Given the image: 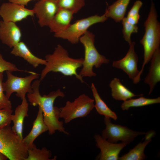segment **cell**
<instances>
[{"instance_id":"d6a6232c","label":"cell","mask_w":160,"mask_h":160,"mask_svg":"<svg viewBox=\"0 0 160 160\" xmlns=\"http://www.w3.org/2000/svg\"><path fill=\"white\" fill-rule=\"evenodd\" d=\"M32 0H8L9 2L14 3L25 6Z\"/></svg>"},{"instance_id":"1f68e13d","label":"cell","mask_w":160,"mask_h":160,"mask_svg":"<svg viewBox=\"0 0 160 160\" xmlns=\"http://www.w3.org/2000/svg\"><path fill=\"white\" fill-rule=\"evenodd\" d=\"M140 17V15L138 14L133 16H127L126 17L129 23L133 25H136L138 23Z\"/></svg>"},{"instance_id":"6da1fadb","label":"cell","mask_w":160,"mask_h":160,"mask_svg":"<svg viewBox=\"0 0 160 160\" xmlns=\"http://www.w3.org/2000/svg\"><path fill=\"white\" fill-rule=\"evenodd\" d=\"M40 80H35L32 84L33 92L27 93V97L31 105H38L41 109L44 121L48 127L49 134L52 135L57 130L67 135L69 133L63 126V122L59 120L60 110L54 106V103L56 99L59 97H63L64 93L60 89L50 92L47 95L41 96L39 87Z\"/></svg>"},{"instance_id":"9a60e30c","label":"cell","mask_w":160,"mask_h":160,"mask_svg":"<svg viewBox=\"0 0 160 160\" xmlns=\"http://www.w3.org/2000/svg\"><path fill=\"white\" fill-rule=\"evenodd\" d=\"M151 65L149 72L144 79V83L149 87L148 95L152 92L155 86L160 81V49L155 51L150 60Z\"/></svg>"},{"instance_id":"ba28073f","label":"cell","mask_w":160,"mask_h":160,"mask_svg":"<svg viewBox=\"0 0 160 160\" xmlns=\"http://www.w3.org/2000/svg\"><path fill=\"white\" fill-rule=\"evenodd\" d=\"M6 72L7 78L5 82H2V86L6 95L9 99L14 92H16V96L22 100L25 97L27 93L33 92L32 81L39 77V74L34 72L24 77L15 76L10 71H7Z\"/></svg>"},{"instance_id":"e575fe53","label":"cell","mask_w":160,"mask_h":160,"mask_svg":"<svg viewBox=\"0 0 160 160\" xmlns=\"http://www.w3.org/2000/svg\"><path fill=\"white\" fill-rule=\"evenodd\" d=\"M53 0L56 1L57 2H58L59 0Z\"/></svg>"},{"instance_id":"8fae6325","label":"cell","mask_w":160,"mask_h":160,"mask_svg":"<svg viewBox=\"0 0 160 160\" xmlns=\"http://www.w3.org/2000/svg\"><path fill=\"white\" fill-rule=\"evenodd\" d=\"M34 15L33 9H28L24 6L14 3H4L0 7V16L5 21L16 23Z\"/></svg>"},{"instance_id":"7402d4cb","label":"cell","mask_w":160,"mask_h":160,"mask_svg":"<svg viewBox=\"0 0 160 160\" xmlns=\"http://www.w3.org/2000/svg\"><path fill=\"white\" fill-rule=\"evenodd\" d=\"M131 0H117L106 9L104 15L108 18L119 22L124 17L128 6Z\"/></svg>"},{"instance_id":"44dd1931","label":"cell","mask_w":160,"mask_h":160,"mask_svg":"<svg viewBox=\"0 0 160 160\" xmlns=\"http://www.w3.org/2000/svg\"><path fill=\"white\" fill-rule=\"evenodd\" d=\"M111 95L115 100L124 101L136 96H143V94L135 95L130 90L121 82L119 79L114 78L110 82Z\"/></svg>"},{"instance_id":"2e32d148","label":"cell","mask_w":160,"mask_h":160,"mask_svg":"<svg viewBox=\"0 0 160 160\" xmlns=\"http://www.w3.org/2000/svg\"><path fill=\"white\" fill-rule=\"evenodd\" d=\"M73 14L69 10L60 8L48 26L50 32L55 34L65 29L70 24Z\"/></svg>"},{"instance_id":"cb8c5ba5","label":"cell","mask_w":160,"mask_h":160,"mask_svg":"<svg viewBox=\"0 0 160 160\" xmlns=\"http://www.w3.org/2000/svg\"><path fill=\"white\" fill-rule=\"evenodd\" d=\"M160 103V97L148 98L141 96L138 98H131L124 101L121 104V107L123 110H127L130 108L142 107Z\"/></svg>"},{"instance_id":"d6986e66","label":"cell","mask_w":160,"mask_h":160,"mask_svg":"<svg viewBox=\"0 0 160 160\" xmlns=\"http://www.w3.org/2000/svg\"><path fill=\"white\" fill-rule=\"evenodd\" d=\"M11 53L15 56L23 58L35 68L39 65H45L47 64V62L45 59L34 55L23 41H20L12 47Z\"/></svg>"},{"instance_id":"e0dca14e","label":"cell","mask_w":160,"mask_h":160,"mask_svg":"<svg viewBox=\"0 0 160 160\" xmlns=\"http://www.w3.org/2000/svg\"><path fill=\"white\" fill-rule=\"evenodd\" d=\"M28 103L25 97L22 99L21 103L16 108L15 114L12 115V121L13 125L12 127L13 131L21 139H23V132L24 120L28 116Z\"/></svg>"},{"instance_id":"7a4b0ae2","label":"cell","mask_w":160,"mask_h":160,"mask_svg":"<svg viewBox=\"0 0 160 160\" xmlns=\"http://www.w3.org/2000/svg\"><path fill=\"white\" fill-rule=\"evenodd\" d=\"M45 57L47 63L41 72V81L52 71L60 72L65 76L74 75L81 83L84 82L83 78L76 72L77 69L82 66L83 58L70 57L67 51L60 44L57 45L52 53L47 55Z\"/></svg>"},{"instance_id":"d4e9b609","label":"cell","mask_w":160,"mask_h":160,"mask_svg":"<svg viewBox=\"0 0 160 160\" xmlns=\"http://www.w3.org/2000/svg\"><path fill=\"white\" fill-rule=\"evenodd\" d=\"M28 156L25 160H52L50 151L45 147L38 148L34 143L28 147Z\"/></svg>"},{"instance_id":"5b68a950","label":"cell","mask_w":160,"mask_h":160,"mask_svg":"<svg viewBox=\"0 0 160 160\" xmlns=\"http://www.w3.org/2000/svg\"><path fill=\"white\" fill-rule=\"evenodd\" d=\"M28 146L23 139L13 131L10 126L0 129V151L10 160H25Z\"/></svg>"},{"instance_id":"f1b7e54d","label":"cell","mask_w":160,"mask_h":160,"mask_svg":"<svg viewBox=\"0 0 160 160\" xmlns=\"http://www.w3.org/2000/svg\"><path fill=\"white\" fill-rule=\"evenodd\" d=\"M3 73H0V109H12L11 102L4 93V91L2 86Z\"/></svg>"},{"instance_id":"277c9868","label":"cell","mask_w":160,"mask_h":160,"mask_svg":"<svg viewBox=\"0 0 160 160\" xmlns=\"http://www.w3.org/2000/svg\"><path fill=\"white\" fill-rule=\"evenodd\" d=\"M95 35L88 31L79 39L84 49L82 68L79 74L82 78L96 76V73L93 71V67L99 68L103 64H108L110 61L105 56L99 53L95 45Z\"/></svg>"},{"instance_id":"3957f363","label":"cell","mask_w":160,"mask_h":160,"mask_svg":"<svg viewBox=\"0 0 160 160\" xmlns=\"http://www.w3.org/2000/svg\"><path fill=\"white\" fill-rule=\"evenodd\" d=\"M158 15L152 1L147 19L144 23L145 33L140 42L144 49V59L139 77L143 73L145 65L150 61L155 50L160 44V24Z\"/></svg>"},{"instance_id":"ffe728a7","label":"cell","mask_w":160,"mask_h":160,"mask_svg":"<svg viewBox=\"0 0 160 160\" xmlns=\"http://www.w3.org/2000/svg\"><path fill=\"white\" fill-rule=\"evenodd\" d=\"M48 130V127L44 121L42 111L39 107V111L33 123L32 129L23 140L28 147L33 144L35 140L39 136Z\"/></svg>"},{"instance_id":"484cf974","label":"cell","mask_w":160,"mask_h":160,"mask_svg":"<svg viewBox=\"0 0 160 160\" xmlns=\"http://www.w3.org/2000/svg\"><path fill=\"white\" fill-rule=\"evenodd\" d=\"M57 2L60 8L69 10L74 14L84 6L85 0H59Z\"/></svg>"},{"instance_id":"5bb4252c","label":"cell","mask_w":160,"mask_h":160,"mask_svg":"<svg viewBox=\"0 0 160 160\" xmlns=\"http://www.w3.org/2000/svg\"><path fill=\"white\" fill-rule=\"evenodd\" d=\"M22 33L16 23L0 21V40L2 42L12 48L20 41Z\"/></svg>"},{"instance_id":"f546056e","label":"cell","mask_w":160,"mask_h":160,"mask_svg":"<svg viewBox=\"0 0 160 160\" xmlns=\"http://www.w3.org/2000/svg\"><path fill=\"white\" fill-rule=\"evenodd\" d=\"M12 112V109H0V129L10 125Z\"/></svg>"},{"instance_id":"30bf717a","label":"cell","mask_w":160,"mask_h":160,"mask_svg":"<svg viewBox=\"0 0 160 160\" xmlns=\"http://www.w3.org/2000/svg\"><path fill=\"white\" fill-rule=\"evenodd\" d=\"M135 42H132L125 56L121 59L114 61L112 66L122 70L128 76L133 83L137 84L140 80L139 77L140 71L137 68L138 57L135 50Z\"/></svg>"},{"instance_id":"836d02e7","label":"cell","mask_w":160,"mask_h":160,"mask_svg":"<svg viewBox=\"0 0 160 160\" xmlns=\"http://www.w3.org/2000/svg\"><path fill=\"white\" fill-rule=\"evenodd\" d=\"M8 159L7 157L0 151V160H6Z\"/></svg>"},{"instance_id":"8992f818","label":"cell","mask_w":160,"mask_h":160,"mask_svg":"<svg viewBox=\"0 0 160 160\" xmlns=\"http://www.w3.org/2000/svg\"><path fill=\"white\" fill-rule=\"evenodd\" d=\"M94 100L82 94L73 102L68 101L65 105L60 108V118L67 124L73 120L88 115L94 107Z\"/></svg>"},{"instance_id":"ac0fdd59","label":"cell","mask_w":160,"mask_h":160,"mask_svg":"<svg viewBox=\"0 0 160 160\" xmlns=\"http://www.w3.org/2000/svg\"><path fill=\"white\" fill-rule=\"evenodd\" d=\"M155 132L154 131L150 130L146 133L144 140L139 143L134 148L131 149L127 153L121 157L119 160H143L147 158L145 154V149L148 144L152 140Z\"/></svg>"},{"instance_id":"4dcf8cb0","label":"cell","mask_w":160,"mask_h":160,"mask_svg":"<svg viewBox=\"0 0 160 160\" xmlns=\"http://www.w3.org/2000/svg\"><path fill=\"white\" fill-rule=\"evenodd\" d=\"M143 4V2L140 0L136 1L128 12L127 17L133 16L138 14L139 10Z\"/></svg>"},{"instance_id":"52a82bcc","label":"cell","mask_w":160,"mask_h":160,"mask_svg":"<svg viewBox=\"0 0 160 160\" xmlns=\"http://www.w3.org/2000/svg\"><path fill=\"white\" fill-rule=\"evenodd\" d=\"M108 18L104 14L102 15H95L76 20L63 31L55 34L56 37L67 40L73 44L79 41L80 38L87 31L91 26L95 24L103 23Z\"/></svg>"},{"instance_id":"4fadbf2b","label":"cell","mask_w":160,"mask_h":160,"mask_svg":"<svg viewBox=\"0 0 160 160\" xmlns=\"http://www.w3.org/2000/svg\"><path fill=\"white\" fill-rule=\"evenodd\" d=\"M94 138L96 146L100 151L98 156L100 160H118L120 152L127 145L122 142L117 143L109 142L100 135H95Z\"/></svg>"},{"instance_id":"9c48e42d","label":"cell","mask_w":160,"mask_h":160,"mask_svg":"<svg viewBox=\"0 0 160 160\" xmlns=\"http://www.w3.org/2000/svg\"><path fill=\"white\" fill-rule=\"evenodd\" d=\"M105 128L103 130L101 136L108 141L117 143L121 141L127 145L133 141L139 135H145L146 132L134 131L125 126L112 123L111 118L104 116Z\"/></svg>"},{"instance_id":"7c38bea8","label":"cell","mask_w":160,"mask_h":160,"mask_svg":"<svg viewBox=\"0 0 160 160\" xmlns=\"http://www.w3.org/2000/svg\"><path fill=\"white\" fill-rule=\"evenodd\" d=\"M60 8L57 2L53 0H39L33 9L41 27L48 26Z\"/></svg>"},{"instance_id":"4316f807","label":"cell","mask_w":160,"mask_h":160,"mask_svg":"<svg viewBox=\"0 0 160 160\" xmlns=\"http://www.w3.org/2000/svg\"><path fill=\"white\" fill-rule=\"evenodd\" d=\"M122 23L123 38L129 45L132 42L131 39V35L132 33L138 32V27L137 25H133L129 23L126 17H124L123 18Z\"/></svg>"},{"instance_id":"83f0119b","label":"cell","mask_w":160,"mask_h":160,"mask_svg":"<svg viewBox=\"0 0 160 160\" xmlns=\"http://www.w3.org/2000/svg\"><path fill=\"white\" fill-rule=\"evenodd\" d=\"M7 71H10L12 72H24L30 73L33 72L20 69L14 64L5 60L0 52V73Z\"/></svg>"},{"instance_id":"603a6c76","label":"cell","mask_w":160,"mask_h":160,"mask_svg":"<svg viewBox=\"0 0 160 160\" xmlns=\"http://www.w3.org/2000/svg\"><path fill=\"white\" fill-rule=\"evenodd\" d=\"M91 89L95 102L94 107L98 113L104 116L108 117L115 120H116L117 118L116 114L108 107L102 99L93 83L92 84Z\"/></svg>"}]
</instances>
